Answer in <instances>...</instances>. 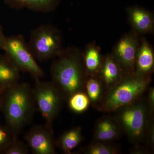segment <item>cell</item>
Returning a JSON list of instances; mask_svg holds the SVG:
<instances>
[{"instance_id": "cell-17", "label": "cell", "mask_w": 154, "mask_h": 154, "mask_svg": "<svg viewBox=\"0 0 154 154\" xmlns=\"http://www.w3.org/2000/svg\"><path fill=\"white\" fill-rule=\"evenodd\" d=\"M83 139L81 127H75L61 135L56 140V146L64 153L70 154Z\"/></svg>"}, {"instance_id": "cell-3", "label": "cell", "mask_w": 154, "mask_h": 154, "mask_svg": "<svg viewBox=\"0 0 154 154\" xmlns=\"http://www.w3.org/2000/svg\"><path fill=\"white\" fill-rule=\"evenodd\" d=\"M151 76L137 73L124 74L113 88L105 91L101 102L95 108L105 112H112L136 101L150 87Z\"/></svg>"}, {"instance_id": "cell-24", "label": "cell", "mask_w": 154, "mask_h": 154, "mask_svg": "<svg viewBox=\"0 0 154 154\" xmlns=\"http://www.w3.org/2000/svg\"><path fill=\"white\" fill-rule=\"evenodd\" d=\"M148 94L146 98L150 109L152 113H154V88L149 87L148 90Z\"/></svg>"}, {"instance_id": "cell-23", "label": "cell", "mask_w": 154, "mask_h": 154, "mask_svg": "<svg viewBox=\"0 0 154 154\" xmlns=\"http://www.w3.org/2000/svg\"><path fill=\"white\" fill-rule=\"evenodd\" d=\"M153 116L152 117L149 122L146 132L145 142L147 146L152 151L154 147V124Z\"/></svg>"}, {"instance_id": "cell-8", "label": "cell", "mask_w": 154, "mask_h": 154, "mask_svg": "<svg viewBox=\"0 0 154 154\" xmlns=\"http://www.w3.org/2000/svg\"><path fill=\"white\" fill-rule=\"evenodd\" d=\"M139 34L132 30L122 36L111 53L124 74L135 72L136 59L140 44Z\"/></svg>"}, {"instance_id": "cell-2", "label": "cell", "mask_w": 154, "mask_h": 154, "mask_svg": "<svg viewBox=\"0 0 154 154\" xmlns=\"http://www.w3.org/2000/svg\"><path fill=\"white\" fill-rule=\"evenodd\" d=\"M36 106L33 88L28 83L18 82L5 89L0 110L15 137L32 121Z\"/></svg>"}, {"instance_id": "cell-27", "label": "cell", "mask_w": 154, "mask_h": 154, "mask_svg": "<svg viewBox=\"0 0 154 154\" xmlns=\"http://www.w3.org/2000/svg\"><path fill=\"white\" fill-rule=\"evenodd\" d=\"M5 89L4 88H0V108H1V104H2V97L3 94H4V91Z\"/></svg>"}, {"instance_id": "cell-15", "label": "cell", "mask_w": 154, "mask_h": 154, "mask_svg": "<svg viewBox=\"0 0 154 154\" xmlns=\"http://www.w3.org/2000/svg\"><path fill=\"white\" fill-rule=\"evenodd\" d=\"M83 53L84 63L87 75L89 76L98 74L103 61L100 47L93 42L86 46Z\"/></svg>"}, {"instance_id": "cell-7", "label": "cell", "mask_w": 154, "mask_h": 154, "mask_svg": "<svg viewBox=\"0 0 154 154\" xmlns=\"http://www.w3.org/2000/svg\"><path fill=\"white\" fill-rule=\"evenodd\" d=\"M35 80L33 89L36 106L44 118L45 124L53 129V123L61 109L64 99L51 81Z\"/></svg>"}, {"instance_id": "cell-12", "label": "cell", "mask_w": 154, "mask_h": 154, "mask_svg": "<svg viewBox=\"0 0 154 154\" xmlns=\"http://www.w3.org/2000/svg\"><path fill=\"white\" fill-rule=\"evenodd\" d=\"M121 128L113 117L105 116L97 122L94 134V141L111 143L121 135Z\"/></svg>"}, {"instance_id": "cell-22", "label": "cell", "mask_w": 154, "mask_h": 154, "mask_svg": "<svg viewBox=\"0 0 154 154\" xmlns=\"http://www.w3.org/2000/svg\"><path fill=\"white\" fill-rule=\"evenodd\" d=\"M28 146L19 140L18 138L14 140L5 151L3 154H28Z\"/></svg>"}, {"instance_id": "cell-11", "label": "cell", "mask_w": 154, "mask_h": 154, "mask_svg": "<svg viewBox=\"0 0 154 154\" xmlns=\"http://www.w3.org/2000/svg\"><path fill=\"white\" fill-rule=\"evenodd\" d=\"M124 75L121 67L111 54L104 57L97 75L102 82L105 91L116 85Z\"/></svg>"}, {"instance_id": "cell-4", "label": "cell", "mask_w": 154, "mask_h": 154, "mask_svg": "<svg viewBox=\"0 0 154 154\" xmlns=\"http://www.w3.org/2000/svg\"><path fill=\"white\" fill-rule=\"evenodd\" d=\"M113 113V118L131 143L137 146L144 142L149 122L153 116L146 97L143 96Z\"/></svg>"}, {"instance_id": "cell-26", "label": "cell", "mask_w": 154, "mask_h": 154, "mask_svg": "<svg viewBox=\"0 0 154 154\" xmlns=\"http://www.w3.org/2000/svg\"><path fill=\"white\" fill-rule=\"evenodd\" d=\"M149 152L147 150L142 148L140 147H136L134 149H133V150L131 151V153L134 154H143L145 153L146 152Z\"/></svg>"}, {"instance_id": "cell-5", "label": "cell", "mask_w": 154, "mask_h": 154, "mask_svg": "<svg viewBox=\"0 0 154 154\" xmlns=\"http://www.w3.org/2000/svg\"><path fill=\"white\" fill-rule=\"evenodd\" d=\"M27 44L33 57L41 62L53 59L63 49L60 30L50 23L41 24L31 30Z\"/></svg>"}, {"instance_id": "cell-19", "label": "cell", "mask_w": 154, "mask_h": 154, "mask_svg": "<svg viewBox=\"0 0 154 154\" xmlns=\"http://www.w3.org/2000/svg\"><path fill=\"white\" fill-rule=\"evenodd\" d=\"M69 108L77 113H84L88 110L91 102L85 91H80L73 94L68 99Z\"/></svg>"}, {"instance_id": "cell-21", "label": "cell", "mask_w": 154, "mask_h": 154, "mask_svg": "<svg viewBox=\"0 0 154 154\" xmlns=\"http://www.w3.org/2000/svg\"><path fill=\"white\" fill-rule=\"evenodd\" d=\"M17 138L8 127L0 124V154H3L11 143Z\"/></svg>"}, {"instance_id": "cell-18", "label": "cell", "mask_w": 154, "mask_h": 154, "mask_svg": "<svg viewBox=\"0 0 154 154\" xmlns=\"http://www.w3.org/2000/svg\"><path fill=\"white\" fill-rule=\"evenodd\" d=\"M85 91L90 99L91 104L95 107L101 102L105 92L102 82L97 75L88 76Z\"/></svg>"}, {"instance_id": "cell-13", "label": "cell", "mask_w": 154, "mask_h": 154, "mask_svg": "<svg viewBox=\"0 0 154 154\" xmlns=\"http://www.w3.org/2000/svg\"><path fill=\"white\" fill-rule=\"evenodd\" d=\"M154 68V54L152 45L144 37L141 38L136 59L135 72L151 76Z\"/></svg>"}, {"instance_id": "cell-16", "label": "cell", "mask_w": 154, "mask_h": 154, "mask_svg": "<svg viewBox=\"0 0 154 154\" xmlns=\"http://www.w3.org/2000/svg\"><path fill=\"white\" fill-rule=\"evenodd\" d=\"M20 72L5 54H0V88L6 89L19 82Z\"/></svg>"}, {"instance_id": "cell-9", "label": "cell", "mask_w": 154, "mask_h": 154, "mask_svg": "<svg viewBox=\"0 0 154 154\" xmlns=\"http://www.w3.org/2000/svg\"><path fill=\"white\" fill-rule=\"evenodd\" d=\"M24 138L35 154L56 153V142L53 129L45 124L32 127L24 135Z\"/></svg>"}, {"instance_id": "cell-6", "label": "cell", "mask_w": 154, "mask_h": 154, "mask_svg": "<svg viewBox=\"0 0 154 154\" xmlns=\"http://www.w3.org/2000/svg\"><path fill=\"white\" fill-rule=\"evenodd\" d=\"M4 51L20 71L28 73L34 79L44 76L43 69L30 52L25 38L21 34L6 36Z\"/></svg>"}, {"instance_id": "cell-20", "label": "cell", "mask_w": 154, "mask_h": 154, "mask_svg": "<svg viewBox=\"0 0 154 154\" xmlns=\"http://www.w3.org/2000/svg\"><path fill=\"white\" fill-rule=\"evenodd\" d=\"M81 152L86 154H117L119 151L111 143L94 141L82 150Z\"/></svg>"}, {"instance_id": "cell-10", "label": "cell", "mask_w": 154, "mask_h": 154, "mask_svg": "<svg viewBox=\"0 0 154 154\" xmlns=\"http://www.w3.org/2000/svg\"><path fill=\"white\" fill-rule=\"evenodd\" d=\"M126 12L133 30L139 34L153 32L154 17L151 12L137 6L128 7Z\"/></svg>"}, {"instance_id": "cell-14", "label": "cell", "mask_w": 154, "mask_h": 154, "mask_svg": "<svg viewBox=\"0 0 154 154\" xmlns=\"http://www.w3.org/2000/svg\"><path fill=\"white\" fill-rule=\"evenodd\" d=\"M10 8L27 9L36 13L47 14L55 10L60 0H4Z\"/></svg>"}, {"instance_id": "cell-1", "label": "cell", "mask_w": 154, "mask_h": 154, "mask_svg": "<svg viewBox=\"0 0 154 154\" xmlns=\"http://www.w3.org/2000/svg\"><path fill=\"white\" fill-rule=\"evenodd\" d=\"M51 82L67 101L73 94L85 91L88 75L84 63L83 53L78 48H63L53 59L50 68Z\"/></svg>"}, {"instance_id": "cell-25", "label": "cell", "mask_w": 154, "mask_h": 154, "mask_svg": "<svg viewBox=\"0 0 154 154\" xmlns=\"http://www.w3.org/2000/svg\"><path fill=\"white\" fill-rule=\"evenodd\" d=\"M6 36L3 31L2 28L0 25V50L4 51L5 46Z\"/></svg>"}]
</instances>
